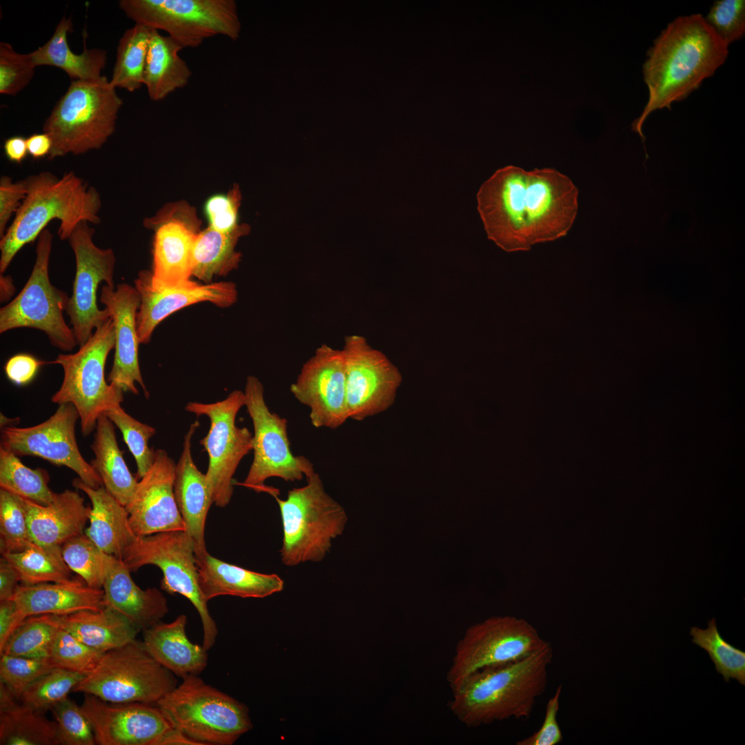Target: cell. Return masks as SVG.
<instances>
[{"instance_id": "obj_1", "label": "cell", "mask_w": 745, "mask_h": 745, "mask_svg": "<svg viewBox=\"0 0 745 745\" xmlns=\"http://www.w3.org/2000/svg\"><path fill=\"white\" fill-rule=\"evenodd\" d=\"M578 195L573 181L556 169L507 166L481 186L477 210L489 239L506 252L525 251L567 235Z\"/></svg>"}, {"instance_id": "obj_2", "label": "cell", "mask_w": 745, "mask_h": 745, "mask_svg": "<svg viewBox=\"0 0 745 745\" xmlns=\"http://www.w3.org/2000/svg\"><path fill=\"white\" fill-rule=\"evenodd\" d=\"M727 46L701 14L681 16L655 39L643 64L648 101L631 124L645 148L642 127L657 110H670L673 102L686 98L725 62Z\"/></svg>"}, {"instance_id": "obj_3", "label": "cell", "mask_w": 745, "mask_h": 745, "mask_svg": "<svg viewBox=\"0 0 745 745\" xmlns=\"http://www.w3.org/2000/svg\"><path fill=\"white\" fill-rule=\"evenodd\" d=\"M553 650L548 642L522 659L482 668L453 690V715L468 727L530 716L548 684Z\"/></svg>"}, {"instance_id": "obj_4", "label": "cell", "mask_w": 745, "mask_h": 745, "mask_svg": "<svg viewBox=\"0 0 745 745\" xmlns=\"http://www.w3.org/2000/svg\"><path fill=\"white\" fill-rule=\"evenodd\" d=\"M27 193L0 241V272L3 274L17 252L34 241L52 220H59L58 235L68 240L81 221L99 224L102 203L97 190L74 172L57 177L50 172L26 179Z\"/></svg>"}, {"instance_id": "obj_5", "label": "cell", "mask_w": 745, "mask_h": 745, "mask_svg": "<svg viewBox=\"0 0 745 745\" xmlns=\"http://www.w3.org/2000/svg\"><path fill=\"white\" fill-rule=\"evenodd\" d=\"M122 104L105 76L97 81H71L43 126L52 141L48 159L102 147L115 130Z\"/></svg>"}, {"instance_id": "obj_6", "label": "cell", "mask_w": 745, "mask_h": 745, "mask_svg": "<svg viewBox=\"0 0 745 745\" xmlns=\"http://www.w3.org/2000/svg\"><path fill=\"white\" fill-rule=\"evenodd\" d=\"M306 477V485L290 490L286 499L277 493L270 494L281 513L280 555L288 566L321 561L347 522L344 508L326 492L319 475L315 471Z\"/></svg>"}, {"instance_id": "obj_7", "label": "cell", "mask_w": 745, "mask_h": 745, "mask_svg": "<svg viewBox=\"0 0 745 745\" xmlns=\"http://www.w3.org/2000/svg\"><path fill=\"white\" fill-rule=\"evenodd\" d=\"M156 705L198 745H232L252 727L245 704L195 675L182 678Z\"/></svg>"}, {"instance_id": "obj_8", "label": "cell", "mask_w": 745, "mask_h": 745, "mask_svg": "<svg viewBox=\"0 0 745 745\" xmlns=\"http://www.w3.org/2000/svg\"><path fill=\"white\" fill-rule=\"evenodd\" d=\"M115 346V329L111 318L96 328L74 353L59 354L48 364L63 370L59 389L51 401L58 405L72 404L77 410L84 437L95 430L99 417L123 401V390L105 379V365Z\"/></svg>"}, {"instance_id": "obj_9", "label": "cell", "mask_w": 745, "mask_h": 745, "mask_svg": "<svg viewBox=\"0 0 745 745\" xmlns=\"http://www.w3.org/2000/svg\"><path fill=\"white\" fill-rule=\"evenodd\" d=\"M177 686V676L157 662L137 639L105 652L72 692L113 704H156Z\"/></svg>"}, {"instance_id": "obj_10", "label": "cell", "mask_w": 745, "mask_h": 745, "mask_svg": "<svg viewBox=\"0 0 745 745\" xmlns=\"http://www.w3.org/2000/svg\"><path fill=\"white\" fill-rule=\"evenodd\" d=\"M119 6L135 24L166 32L183 49L215 36L235 40L240 32L233 0H121Z\"/></svg>"}, {"instance_id": "obj_11", "label": "cell", "mask_w": 745, "mask_h": 745, "mask_svg": "<svg viewBox=\"0 0 745 745\" xmlns=\"http://www.w3.org/2000/svg\"><path fill=\"white\" fill-rule=\"evenodd\" d=\"M121 559L130 572L146 565L159 568L163 573L161 589L181 595L192 603L202 624V646L208 651L215 645L217 626L198 583L194 544L184 531L136 536Z\"/></svg>"}, {"instance_id": "obj_12", "label": "cell", "mask_w": 745, "mask_h": 745, "mask_svg": "<svg viewBox=\"0 0 745 745\" xmlns=\"http://www.w3.org/2000/svg\"><path fill=\"white\" fill-rule=\"evenodd\" d=\"M52 238L47 228L37 238L35 262L26 284L0 309V332L18 328L38 329L46 333L54 347L70 352L78 344L63 315L70 297L53 286L49 277Z\"/></svg>"}, {"instance_id": "obj_13", "label": "cell", "mask_w": 745, "mask_h": 745, "mask_svg": "<svg viewBox=\"0 0 745 745\" xmlns=\"http://www.w3.org/2000/svg\"><path fill=\"white\" fill-rule=\"evenodd\" d=\"M244 406L253 425V460L241 485L256 492L268 493L265 485L270 477L286 481H300L315 472L313 464L304 456H295L290 450L288 421L268 407L264 388L260 380L248 376L244 388Z\"/></svg>"}, {"instance_id": "obj_14", "label": "cell", "mask_w": 745, "mask_h": 745, "mask_svg": "<svg viewBox=\"0 0 745 745\" xmlns=\"http://www.w3.org/2000/svg\"><path fill=\"white\" fill-rule=\"evenodd\" d=\"M244 393L236 390L214 403L188 402L185 410L208 417L210 425L200 444L206 451L208 465L205 473L213 504L227 506L233 494V475L241 459L252 450V435L236 425V417L244 406Z\"/></svg>"}, {"instance_id": "obj_15", "label": "cell", "mask_w": 745, "mask_h": 745, "mask_svg": "<svg viewBox=\"0 0 745 745\" xmlns=\"http://www.w3.org/2000/svg\"><path fill=\"white\" fill-rule=\"evenodd\" d=\"M546 642L523 619L490 617L469 627L457 642L447 681L453 691L473 673L522 659Z\"/></svg>"}, {"instance_id": "obj_16", "label": "cell", "mask_w": 745, "mask_h": 745, "mask_svg": "<svg viewBox=\"0 0 745 745\" xmlns=\"http://www.w3.org/2000/svg\"><path fill=\"white\" fill-rule=\"evenodd\" d=\"M81 707L99 745H197L175 729L156 704H113L86 694Z\"/></svg>"}, {"instance_id": "obj_17", "label": "cell", "mask_w": 745, "mask_h": 745, "mask_svg": "<svg viewBox=\"0 0 745 745\" xmlns=\"http://www.w3.org/2000/svg\"><path fill=\"white\" fill-rule=\"evenodd\" d=\"M87 221L80 222L68 241L76 264L72 294L66 313L70 317L77 344L81 346L92 335L93 330L110 318L109 311L101 310L97 302L100 283L115 287V255L111 248H101L93 242L95 228Z\"/></svg>"}, {"instance_id": "obj_18", "label": "cell", "mask_w": 745, "mask_h": 745, "mask_svg": "<svg viewBox=\"0 0 745 745\" xmlns=\"http://www.w3.org/2000/svg\"><path fill=\"white\" fill-rule=\"evenodd\" d=\"M79 415L70 403L59 404L47 420L30 427L6 426L1 430V447L18 457L33 456L66 466L92 488L103 486L101 477L82 456L76 439Z\"/></svg>"}, {"instance_id": "obj_19", "label": "cell", "mask_w": 745, "mask_h": 745, "mask_svg": "<svg viewBox=\"0 0 745 745\" xmlns=\"http://www.w3.org/2000/svg\"><path fill=\"white\" fill-rule=\"evenodd\" d=\"M341 349L348 419L361 421L388 409L402 381L398 368L363 336H346Z\"/></svg>"}, {"instance_id": "obj_20", "label": "cell", "mask_w": 745, "mask_h": 745, "mask_svg": "<svg viewBox=\"0 0 745 745\" xmlns=\"http://www.w3.org/2000/svg\"><path fill=\"white\" fill-rule=\"evenodd\" d=\"M143 225L155 232L151 285L175 288L194 284L190 279L192 250L201 225L195 209L186 202L168 203L145 219Z\"/></svg>"}, {"instance_id": "obj_21", "label": "cell", "mask_w": 745, "mask_h": 745, "mask_svg": "<svg viewBox=\"0 0 745 745\" xmlns=\"http://www.w3.org/2000/svg\"><path fill=\"white\" fill-rule=\"evenodd\" d=\"M290 390L310 408L311 424L335 429L347 419L346 364L342 349L324 344L302 366Z\"/></svg>"}, {"instance_id": "obj_22", "label": "cell", "mask_w": 745, "mask_h": 745, "mask_svg": "<svg viewBox=\"0 0 745 745\" xmlns=\"http://www.w3.org/2000/svg\"><path fill=\"white\" fill-rule=\"evenodd\" d=\"M176 464L165 450H155V459L138 481L126 508L136 536L185 530L174 495Z\"/></svg>"}, {"instance_id": "obj_23", "label": "cell", "mask_w": 745, "mask_h": 745, "mask_svg": "<svg viewBox=\"0 0 745 745\" xmlns=\"http://www.w3.org/2000/svg\"><path fill=\"white\" fill-rule=\"evenodd\" d=\"M150 271L139 272L135 287L140 297L137 315L140 344L150 342L157 326L173 312L190 305L209 301L219 308H228L237 300V289L231 281H221L175 288H157L151 285Z\"/></svg>"}, {"instance_id": "obj_24", "label": "cell", "mask_w": 745, "mask_h": 745, "mask_svg": "<svg viewBox=\"0 0 745 745\" xmlns=\"http://www.w3.org/2000/svg\"><path fill=\"white\" fill-rule=\"evenodd\" d=\"M100 301L109 311L115 329V356L108 381L123 392L138 395L139 384L146 398L149 393L141 373L138 347L137 315L140 306L139 294L135 286L120 284L115 288L103 286Z\"/></svg>"}, {"instance_id": "obj_25", "label": "cell", "mask_w": 745, "mask_h": 745, "mask_svg": "<svg viewBox=\"0 0 745 745\" xmlns=\"http://www.w3.org/2000/svg\"><path fill=\"white\" fill-rule=\"evenodd\" d=\"M199 426L196 420L184 436L183 450L175 466L174 495L184 522V532L194 544L195 554L207 551L205 524L213 504L205 474L195 465L192 454V438Z\"/></svg>"}, {"instance_id": "obj_26", "label": "cell", "mask_w": 745, "mask_h": 745, "mask_svg": "<svg viewBox=\"0 0 745 745\" xmlns=\"http://www.w3.org/2000/svg\"><path fill=\"white\" fill-rule=\"evenodd\" d=\"M23 499L32 541L42 546H62L70 539L82 535L91 507L77 491L55 493L54 499L42 505Z\"/></svg>"}, {"instance_id": "obj_27", "label": "cell", "mask_w": 745, "mask_h": 745, "mask_svg": "<svg viewBox=\"0 0 745 745\" xmlns=\"http://www.w3.org/2000/svg\"><path fill=\"white\" fill-rule=\"evenodd\" d=\"M12 599L21 616L64 615L81 610H99L106 607L103 588L84 582L70 579L34 585H19Z\"/></svg>"}, {"instance_id": "obj_28", "label": "cell", "mask_w": 745, "mask_h": 745, "mask_svg": "<svg viewBox=\"0 0 745 745\" xmlns=\"http://www.w3.org/2000/svg\"><path fill=\"white\" fill-rule=\"evenodd\" d=\"M199 588L206 600L221 595L264 598L284 588L276 574H264L221 561L208 551L195 555Z\"/></svg>"}, {"instance_id": "obj_29", "label": "cell", "mask_w": 745, "mask_h": 745, "mask_svg": "<svg viewBox=\"0 0 745 745\" xmlns=\"http://www.w3.org/2000/svg\"><path fill=\"white\" fill-rule=\"evenodd\" d=\"M130 573L121 559L114 558L103 586L105 604L143 630L160 622L169 608L162 592L141 589Z\"/></svg>"}, {"instance_id": "obj_30", "label": "cell", "mask_w": 745, "mask_h": 745, "mask_svg": "<svg viewBox=\"0 0 745 745\" xmlns=\"http://www.w3.org/2000/svg\"><path fill=\"white\" fill-rule=\"evenodd\" d=\"M187 616L170 623L161 621L143 630L142 641L150 655L178 677L200 674L207 666L208 650L186 635Z\"/></svg>"}, {"instance_id": "obj_31", "label": "cell", "mask_w": 745, "mask_h": 745, "mask_svg": "<svg viewBox=\"0 0 745 745\" xmlns=\"http://www.w3.org/2000/svg\"><path fill=\"white\" fill-rule=\"evenodd\" d=\"M72 485L90 499L91 509L89 526L84 534L102 551L121 559L136 535L128 519V513L103 486L94 488L79 478Z\"/></svg>"}, {"instance_id": "obj_32", "label": "cell", "mask_w": 745, "mask_h": 745, "mask_svg": "<svg viewBox=\"0 0 745 745\" xmlns=\"http://www.w3.org/2000/svg\"><path fill=\"white\" fill-rule=\"evenodd\" d=\"M54 616L60 628L104 653L134 641L141 631L126 617L107 606L99 610Z\"/></svg>"}, {"instance_id": "obj_33", "label": "cell", "mask_w": 745, "mask_h": 745, "mask_svg": "<svg viewBox=\"0 0 745 745\" xmlns=\"http://www.w3.org/2000/svg\"><path fill=\"white\" fill-rule=\"evenodd\" d=\"M72 30V22L65 16L57 26L50 39L30 52L36 66H50L63 70L72 81H97L102 77L107 53L100 48H84L81 54L72 52L68 43V34Z\"/></svg>"}, {"instance_id": "obj_34", "label": "cell", "mask_w": 745, "mask_h": 745, "mask_svg": "<svg viewBox=\"0 0 745 745\" xmlns=\"http://www.w3.org/2000/svg\"><path fill=\"white\" fill-rule=\"evenodd\" d=\"M182 49L170 36L152 30L143 81L152 101H161L188 85L192 72L179 54Z\"/></svg>"}, {"instance_id": "obj_35", "label": "cell", "mask_w": 745, "mask_h": 745, "mask_svg": "<svg viewBox=\"0 0 745 745\" xmlns=\"http://www.w3.org/2000/svg\"><path fill=\"white\" fill-rule=\"evenodd\" d=\"M17 699L0 682V744H60L56 722Z\"/></svg>"}, {"instance_id": "obj_36", "label": "cell", "mask_w": 745, "mask_h": 745, "mask_svg": "<svg viewBox=\"0 0 745 745\" xmlns=\"http://www.w3.org/2000/svg\"><path fill=\"white\" fill-rule=\"evenodd\" d=\"M95 430L90 446L95 458L90 464L106 490L126 507L135 493L137 479L129 470L118 446L115 425L104 414L99 417Z\"/></svg>"}, {"instance_id": "obj_37", "label": "cell", "mask_w": 745, "mask_h": 745, "mask_svg": "<svg viewBox=\"0 0 745 745\" xmlns=\"http://www.w3.org/2000/svg\"><path fill=\"white\" fill-rule=\"evenodd\" d=\"M249 230L246 224L231 232H221L210 227L200 231L195 241L192 256V275L206 284L216 277L226 276L237 268L241 254L235 246L239 238Z\"/></svg>"}, {"instance_id": "obj_38", "label": "cell", "mask_w": 745, "mask_h": 745, "mask_svg": "<svg viewBox=\"0 0 745 745\" xmlns=\"http://www.w3.org/2000/svg\"><path fill=\"white\" fill-rule=\"evenodd\" d=\"M16 569L23 584L59 582L72 579L61 546L46 547L35 543L19 552L1 553Z\"/></svg>"}, {"instance_id": "obj_39", "label": "cell", "mask_w": 745, "mask_h": 745, "mask_svg": "<svg viewBox=\"0 0 745 745\" xmlns=\"http://www.w3.org/2000/svg\"><path fill=\"white\" fill-rule=\"evenodd\" d=\"M152 29L135 24L120 38L110 83L135 92L143 85V74Z\"/></svg>"}, {"instance_id": "obj_40", "label": "cell", "mask_w": 745, "mask_h": 745, "mask_svg": "<svg viewBox=\"0 0 745 745\" xmlns=\"http://www.w3.org/2000/svg\"><path fill=\"white\" fill-rule=\"evenodd\" d=\"M49 475L41 468L25 466L18 456L0 447V488L39 504L47 505L55 493L48 486Z\"/></svg>"}, {"instance_id": "obj_41", "label": "cell", "mask_w": 745, "mask_h": 745, "mask_svg": "<svg viewBox=\"0 0 745 745\" xmlns=\"http://www.w3.org/2000/svg\"><path fill=\"white\" fill-rule=\"evenodd\" d=\"M61 553L69 568L78 574L88 586L103 588L115 557L102 551L84 533L65 542Z\"/></svg>"}, {"instance_id": "obj_42", "label": "cell", "mask_w": 745, "mask_h": 745, "mask_svg": "<svg viewBox=\"0 0 745 745\" xmlns=\"http://www.w3.org/2000/svg\"><path fill=\"white\" fill-rule=\"evenodd\" d=\"M692 642L705 650L713 662L716 671L726 682L735 679L745 685V652L733 646L721 635L715 618L708 621V628H691Z\"/></svg>"}, {"instance_id": "obj_43", "label": "cell", "mask_w": 745, "mask_h": 745, "mask_svg": "<svg viewBox=\"0 0 745 745\" xmlns=\"http://www.w3.org/2000/svg\"><path fill=\"white\" fill-rule=\"evenodd\" d=\"M59 628L54 615L28 617L9 639L0 655L46 658Z\"/></svg>"}, {"instance_id": "obj_44", "label": "cell", "mask_w": 745, "mask_h": 745, "mask_svg": "<svg viewBox=\"0 0 745 745\" xmlns=\"http://www.w3.org/2000/svg\"><path fill=\"white\" fill-rule=\"evenodd\" d=\"M85 675L82 673L54 668L33 682L23 692L20 700L34 710L44 713L67 698Z\"/></svg>"}, {"instance_id": "obj_45", "label": "cell", "mask_w": 745, "mask_h": 745, "mask_svg": "<svg viewBox=\"0 0 745 745\" xmlns=\"http://www.w3.org/2000/svg\"><path fill=\"white\" fill-rule=\"evenodd\" d=\"M104 415L121 431L125 443L132 454L137 465V479H141L150 468L155 459V450L148 445L149 439L155 435L156 430L128 414L117 405Z\"/></svg>"}, {"instance_id": "obj_46", "label": "cell", "mask_w": 745, "mask_h": 745, "mask_svg": "<svg viewBox=\"0 0 745 745\" xmlns=\"http://www.w3.org/2000/svg\"><path fill=\"white\" fill-rule=\"evenodd\" d=\"M33 544L23 499L0 489L1 553L21 551Z\"/></svg>"}, {"instance_id": "obj_47", "label": "cell", "mask_w": 745, "mask_h": 745, "mask_svg": "<svg viewBox=\"0 0 745 745\" xmlns=\"http://www.w3.org/2000/svg\"><path fill=\"white\" fill-rule=\"evenodd\" d=\"M103 653L59 627L52 641L48 658L55 668L86 674L94 668Z\"/></svg>"}, {"instance_id": "obj_48", "label": "cell", "mask_w": 745, "mask_h": 745, "mask_svg": "<svg viewBox=\"0 0 745 745\" xmlns=\"http://www.w3.org/2000/svg\"><path fill=\"white\" fill-rule=\"evenodd\" d=\"M0 682L20 699L23 692L37 679L55 668L48 657L32 658L0 655Z\"/></svg>"}, {"instance_id": "obj_49", "label": "cell", "mask_w": 745, "mask_h": 745, "mask_svg": "<svg viewBox=\"0 0 745 745\" xmlns=\"http://www.w3.org/2000/svg\"><path fill=\"white\" fill-rule=\"evenodd\" d=\"M57 726L60 744H97L92 727L81 706L68 697L52 708Z\"/></svg>"}, {"instance_id": "obj_50", "label": "cell", "mask_w": 745, "mask_h": 745, "mask_svg": "<svg viewBox=\"0 0 745 745\" xmlns=\"http://www.w3.org/2000/svg\"><path fill=\"white\" fill-rule=\"evenodd\" d=\"M35 66L30 53L17 52L6 42L0 43V93L15 96L28 85Z\"/></svg>"}, {"instance_id": "obj_51", "label": "cell", "mask_w": 745, "mask_h": 745, "mask_svg": "<svg viewBox=\"0 0 745 745\" xmlns=\"http://www.w3.org/2000/svg\"><path fill=\"white\" fill-rule=\"evenodd\" d=\"M705 19L728 46L744 35L745 1H715Z\"/></svg>"}, {"instance_id": "obj_52", "label": "cell", "mask_w": 745, "mask_h": 745, "mask_svg": "<svg viewBox=\"0 0 745 745\" xmlns=\"http://www.w3.org/2000/svg\"><path fill=\"white\" fill-rule=\"evenodd\" d=\"M240 201V191L237 186L227 194H217L209 197L204 205L209 227L221 232L237 230L240 226L237 223Z\"/></svg>"}, {"instance_id": "obj_53", "label": "cell", "mask_w": 745, "mask_h": 745, "mask_svg": "<svg viewBox=\"0 0 745 745\" xmlns=\"http://www.w3.org/2000/svg\"><path fill=\"white\" fill-rule=\"evenodd\" d=\"M562 686L557 687L554 695L546 704L544 722L538 731L517 742V745H555L563 740V735L557 720Z\"/></svg>"}, {"instance_id": "obj_54", "label": "cell", "mask_w": 745, "mask_h": 745, "mask_svg": "<svg viewBox=\"0 0 745 745\" xmlns=\"http://www.w3.org/2000/svg\"><path fill=\"white\" fill-rule=\"evenodd\" d=\"M27 193L26 179L15 182L3 175L0 179V237L6 232L8 223L13 214H16L22 204Z\"/></svg>"}, {"instance_id": "obj_55", "label": "cell", "mask_w": 745, "mask_h": 745, "mask_svg": "<svg viewBox=\"0 0 745 745\" xmlns=\"http://www.w3.org/2000/svg\"><path fill=\"white\" fill-rule=\"evenodd\" d=\"M46 364L29 354L20 353L10 357L4 369L10 381L18 386H24L34 378L40 366Z\"/></svg>"}, {"instance_id": "obj_56", "label": "cell", "mask_w": 745, "mask_h": 745, "mask_svg": "<svg viewBox=\"0 0 745 745\" xmlns=\"http://www.w3.org/2000/svg\"><path fill=\"white\" fill-rule=\"evenodd\" d=\"M26 619L12 599L0 601V651Z\"/></svg>"}, {"instance_id": "obj_57", "label": "cell", "mask_w": 745, "mask_h": 745, "mask_svg": "<svg viewBox=\"0 0 745 745\" xmlns=\"http://www.w3.org/2000/svg\"><path fill=\"white\" fill-rule=\"evenodd\" d=\"M21 582L18 573L4 557L0 560V601L10 599Z\"/></svg>"}, {"instance_id": "obj_58", "label": "cell", "mask_w": 745, "mask_h": 745, "mask_svg": "<svg viewBox=\"0 0 745 745\" xmlns=\"http://www.w3.org/2000/svg\"><path fill=\"white\" fill-rule=\"evenodd\" d=\"M28 154L34 159H40L49 155L52 141L46 133H34L26 139Z\"/></svg>"}, {"instance_id": "obj_59", "label": "cell", "mask_w": 745, "mask_h": 745, "mask_svg": "<svg viewBox=\"0 0 745 745\" xmlns=\"http://www.w3.org/2000/svg\"><path fill=\"white\" fill-rule=\"evenodd\" d=\"M3 150L10 161L21 163L28 154L26 139L19 135L9 137L4 141Z\"/></svg>"}, {"instance_id": "obj_60", "label": "cell", "mask_w": 745, "mask_h": 745, "mask_svg": "<svg viewBox=\"0 0 745 745\" xmlns=\"http://www.w3.org/2000/svg\"><path fill=\"white\" fill-rule=\"evenodd\" d=\"M0 299L2 303L12 297L14 293L15 288L12 277L10 276H4L3 274H1L0 276Z\"/></svg>"}]
</instances>
